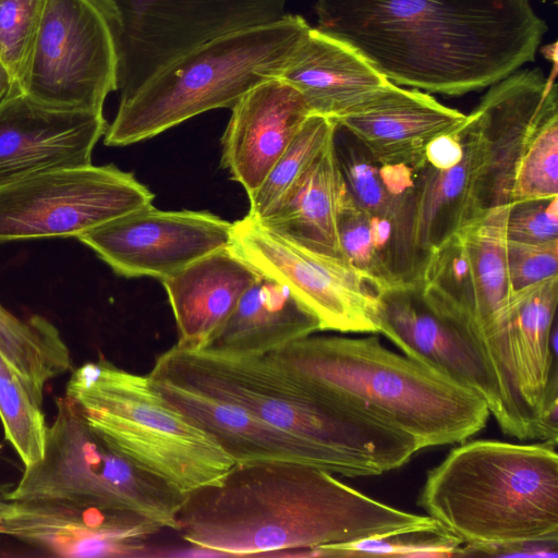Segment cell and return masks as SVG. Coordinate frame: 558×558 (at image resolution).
I'll list each match as a JSON object with an SVG mask.
<instances>
[{
    "instance_id": "6da1fadb",
    "label": "cell",
    "mask_w": 558,
    "mask_h": 558,
    "mask_svg": "<svg viewBox=\"0 0 558 558\" xmlns=\"http://www.w3.org/2000/svg\"><path fill=\"white\" fill-rule=\"evenodd\" d=\"M317 29L390 82L462 96L534 61L547 32L530 0H317Z\"/></svg>"
},
{
    "instance_id": "7a4b0ae2",
    "label": "cell",
    "mask_w": 558,
    "mask_h": 558,
    "mask_svg": "<svg viewBox=\"0 0 558 558\" xmlns=\"http://www.w3.org/2000/svg\"><path fill=\"white\" fill-rule=\"evenodd\" d=\"M410 513L298 462L235 464L220 481L185 495L178 534L216 554L248 556L305 550L372 536L434 531Z\"/></svg>"
},
{
    "instance_id": "3957f363",
    "label": "cell",
    "mask_w": 558,
    "mask_h": 558,
    "mask_svg": "<svg viewBox=\"0 0 558 558\" xmlns=\"http://www.w3.org/2000/svg\"><path fill=\"white\" fill-rule=\"evenodd\" d=\"M296 379L414 438L421 450L481 432L490 412L472 390L361 338L307 336L266 355Z\"/></svg>"
},
{
    "instance_id": "277c9868",
    "label": "cell",
    "mask_w": 558,
    "mask_h": 558,
    "mask_svg": "<svg viewBox=\"0 0 558 558\" xmlns=\"http://www.w3.org/2000/svg\"><path fill=\"white\" fill-rule=\"evenodd\" d=\"M150 374L223 399L335 456L348 477L374 476L408 463L416 440L362 410L303 384L265 356H228L177 345Z\"/></svg>"
},
{
    "instance_id": "5b68a950",
    "label": "cell",
    "mask_w": 558,
    "mask_h": 558,
    "mask_svg": "<svg viewBox=\"0 0 558 558\" xmlns=\"http://www.w3.org/2000/svg\"><path fill=\"white\" fill-rule=\"evenodd\" d=\"M556 442L472 440L427 473L420 507L464 543L463 556H505L558 542Z\"/></svg>"
},
{
    "instance_id": "8992f818",
    "label": "cell",
    "mask_w": 558,
    "mask_h": 558,
    "mask_svg": "<svg viewBox=\"0 0 558 558\" xmlns=\"http://www.w3.org/2000/svg\"><path fill=\"white\" fill-rule=\"evenodd\" d=\"M310 29L302 16L286 14L190 50L119 102L105 144L131 145L206 111L233 108L255 87L281 78Z\"/></svg>"
},
{
    "instance_id": "52a82bcc",
    "label": "cell",
    "mask_w": 558,
    "mask_h": 558,
    "mask_svg": "<svg viewBox=\"0 0 558 558\" xmlns=\"http://www.w3.org/2000/svg\"><path fill=\"white\" fill-rule=\"evenodd\" d=\"M64 396L113 450L183 495L217 483L235 465L208 433L160 395L148 374L100 357L72 372Z\"/></svg>"
},
{
    "instance_id": "ba28073f",
    "label": "cell",
    "mask_w": 558,
    "mask_h": 558,
    "mask_svg": "<svg viewBox=\"0 0 558 558\" xmlns=\"http://www.w3.org/2000/svg\"><path fill=\"white\" fill-rule=\"evenodd\" d=\"M538 68L489 86L464 129L476 157L483 210L558 195V95Z\"/></svg>"
},
{
    "instance_id": "9c48e42d",
    "label": "cell",
    "mask_w": 558,
    "mask_h": 558,
    "mask_svg": "<svg viewBox=\"0 0 558 558\" xmlns=\"http://www.w3.org/2000/svg\"><path fill=\"white\" fill-rule=\"evenodd\" d=\"M68 499L140 515L177 530L185 495L142 470L106 444L65 396L56 399L44 458L24 468L11 500Z\"/></svg>"
},
{
    "instance_id": "30bf717a",
    "label": "cell",
    "mask_w": 558,
    "mask_h": 558,
    "mask_svg": "<svg viewBox=\"0 0 558 558\" xmlns=\"http://www.w3.org/2000/svg\"><path fill=\"white\" fill-rule=\"evenodd\" d=\"M110 32L120 102L167 64L238 29L284 16L288 0H90Z\"/></svg>"
},
{
    "instance_id": "8fae6325",
    "label": "cell",
    "mask_w": 558,
    "mask_h": 558,
    "mask_svg": "<svg viewBox=\"0 0 558 558\" xmlns=\"http://www.w3.org/2000/svg\"><path fill=\"white\" fill-rule=\"evenodd\" d=\"M229 247L256 272L284 284L320 331L378 333L381 291L345 258L303 246L250 214L232 222Z\"/></svg>"
},
{
    "instance_id": "7c38bea8",
    "label": "cell",
    "mask_w": 558,
    "mask_h": 558,
    "mask_svg": "<svg viewBox=\"0 0 558 558\" xmlns=\"http://www.w3.org/2000/svg\"><path fill=\"white\" fill-rule=\"evenodd\" d=\"M154 194L113 165L63 168L0 187V243L80 235L153 204Z\"/></svg>"
},
{
    "instance_id": "4fadbf2b",
    "label": "cell",
    "mask_w": 558,
    "mask_h": 558,
    "mask_svg": "<svg viewBox=\"0 0 558 558\" xmlns=\"http://www.w3.org/2000/svg\"><path fill=\"white\" fill-rule=\"evenodd\" d=\"M19 89L48 107L102 112L108 94L117 90V59L90 0H45Z\"/></svg>"
},
{
    "instance_id": "5bb4252c",
    "label": "cell",
    "mask_w": 558,
    "mask_h": 558,
    "mask_svg": "<svg viewBox=\"0 0 558 558\" xmlns=\"http://www.w3.org/2000/svg\"><path fill=\"white\" fill-rule=\"evenodd\" d=\"M232 222L208 211L160 210L151 205L117 217L77 238L124 277L162 280L231 244Z\"/></svg>"
},
{
    "instance_id": "9a60e30c",
    "label": "cell",
    "mask_w": 558,
    "mask_h": 558,
    "mask_svg": "<svg viewBox=\"0 0 558 558\" xmlns=\"http://www.w3.org/2000/svg\"><path fill=\"white\" fill-rule=\"evenodd\" d=\"M333 144L348 190L368 218L391 287H414L422 268L413 243L420 168L376 161L338 126Z\"/></svg>"
},
{
    "instance_id": "2e32d148",
    "label": "cell",
    "mask_w": 558,
    "mask_h": 558,
    "mask_svg": "<svg viewBox=\"0 0 558 558\" xmlns=\"http://www.w3.org/2000/svg\"><path fill=\"white\" fill-rule=\"evenodd\" d=\"M378 333L409 359L480 396L500 429L505 409L497 380L476 343L429 308L414 287H396L379 295Z\"/></svg>"
},
{
    "instance_id": "e0dca14e",
    "label": "cell",
    "mask_w": 558,
    "mask_h": 558,
    "mask_svg": "<svg viewBox=\"0 0 558 558\" xmlns=\"http://www.w3.org/2000/svg\"><path fill=\"white\" fill-rule=\"evenodd\" d=\"M107 128L102 112L48 107L14 88L0 104V187L90 165Z\"/></svg>"
},
{
    "instance_id": "ac0fdd59",
    "label": "cell",
    "mask_w": 558,
    "mask_h": 558,
    "mask_svg": "<svg viewBox=\"0 0 558 558\" xmlns=\"http://www.w3.org/2000/svg\"><path fill=\"white\" fill-rule=\"evenodd\" d=\"M161 527L121 510L68 499L13 500L0 535L63 557L137 556Z\"/></svg>"
},
{
    "instance_id": "d6986e66",
    "label": "cell",
    "mask_w": 558,
    "mask_h": 558,
    "mask_svg": "<svg viewBox=\"0 0 558 558\" xmlns=\"http://www.w3.org/2000/svg\"><path fill=\"white\" fill-rule=\"evenodd\" d=\"M466 118L429 93L399 87L387 80L367 100L335 122L376 161L421 168L426 146L460 130Z\"/></svg>"
},
{
    "instance_id": "ffe728a7",
    "label": "cell",
    "mask_w": 558,
    "mask_h": 558,
    "mask_svg": "<svg viewBox=\"0 0 558 558\" xmlns=\"http://www.w3.org/2000/svg\"><path fill=\"white\" fill-rule=\"evenodd\" d=\"M148 376L160 395L208 433L235 464L298 462L347 476L342 463L328 451L241 407L161 375L149 373Z\"/></svg>"
},
{
    "instance_id": "44dd1931",
    "label": "cell",
    "mask_w": 558,
    "mask_h": 558,
    "mask_svg": "<svg viewBox=\"0 0 558 558\" xmlns=\"http://www.w3.org/2000/svg\"><path fill=\"white\" fill-rule=\"evenodd\" d=\"M231 110L221 141V165L250 197L312 112L283 78L255 87Z\"/></svg>"
},
{
    "instance_id": "7402d4cb",
    "label": "cell",
    "mask_w": 558,
    "mask_h": 558,
    "mask_svg": "<svg viewBox=\"0 0 558 558\" xmlns=\"http://www.w3.org/2000/svg\"><path fill=\"white\" fill-rule=\"evenodd\" d=\"M558 276L512 293L509 347L521 417L531 439L550 388L558 385L555 314Z\"/></svg>"
},
{
    "instance_id": "603a6c76",
    "label": "cell",
    "mask_w": 558,
    "mask_h": 558,
    "mask_svg": "<svg viewBox=\"0 0 558 558\" xmlns=\"http://www.w3.org/2000/svg\"><path fill=\"white\" fill-rule=\"evenodd\" d=\"M257 275L230 247H225L160 280L177 325L178 342L174 345L201 350Z\"/></svg>"
},
{
    "instance_id": "cb8c5ba5",
    "label": "cell",
    "mask_w": 558,
    "mask_h": 558,
    "mask_svg": "<svg viewBox=\"0 0 558 558\" xmlns=\"http://www.w3.org/2000/svg\"><path fill=\"white\" fill-rule=\"evenodd\" d=\"M316 331H320L318 319L291 291L258 274L199 351L228 356H265Z\"/></svg>"
},
{
    "instance_id": "d4e9b609",
    "label": "cell",
    "mask_w": 558,
    "mask_h": 558,
    "mask_svg": "<svg viewBox=\"0 0 558 558\" xmlns=\"http://www.w3.org/2000/svg\"><path fill=\"white\" fill-rule=\"evenodd\" d=\"M281 78L301 94L312 113L333 121L387 81L352 46L313 27Z\"/></svg>"
},
{
    "instance_id": "484cf974",
    "label": "cell",
    "mask_w": 558,
    "mask_h": 558,
    "mask_svg": "<svg viewBox=\"0 0 558 558\" xmlns=\"http://www.w3.org/2000/svg\"><path fill=\"white\" fill-rule=\"evenodd\" d=\"M333 138L284 194L256 218L303 246L343 257L338 221L349 190Z\"/></svg>"
},
{
    "instance_id": "4316f807",
    "label": "cell",
    "mask_w": 558,
    "mask_h": 558,
    "mask_svg": "<svg viewBox=\"0 0 558 558\" xmlns=\"http://www.w3.org/2000/svg\"><path fill=\"white\" fill-rule=\"evenodd\" d=\"M460 135L463 157L458 165L442 170L425 163L417 170L413 243L422 265L430 251L484 211L476 193L474 146L464 125Z\"/></svg>"
},
{
    "instance_id": "83f0119b",
    "label": "cell",
    "mask_w": 558,
    "mask_h": 558,
    "mask_svg": "<svg viewBox=\"0 0 558 558\" xmlns=\"http://www.w3.org/2000/svg\"><path fill=\"white\" fill-rule=\"evenodd\" d=\"M71 368L70 349L50 320L20 318L0 304V371L17 376L43 405L46 384Z\"/></svg>"
},
{
    "instance_id": "f1b7e54d",
    "label": "cell",
    "mask_w": 558,
    "mask_h": 558,
    "mask_svg": "<svg viewBox=\"0 0 558 558\" xmlns=\"http://www.w3.org/2000/svg\"><path fill=\"white\" fill-rule=\"evenodd\" d=\"M336 129L332 119L310 114L260 186L248 197V214L263 216L332 141Z\"/></svg>"
},
{
    "instance_id": "f546056e",
    "label": "cell",
    "mask_w": 558,
    "mask_h": 558,
    "mask_svg": "<svg viewBox=\"0 0 558 558\" xmlns=\"http://www.w3.org/2000/svg\"><path fill=\"white\" fill-rule=\"evenodd\" d=\"M0 421L24 468L44 458L48 425L41 405L9 371H0Z\"/></svg>"
},
{
    "instance_id": "4dcf8cb0",
    "label": "cell",
    "mask_w": 558,
    "mask_h": 558,
    "mask_svg": "<svg viewBox=\"0 0 558 558\" xmlns=\"http://www.w3.org/2000/svg\"><path fill=\"white\" fill-rule=\"evenodd\" d=\"M464 543L441 527L434 531L372 536L316 547L306 556L315 557H457L463 556Z\"/></svg>"
},
{
    "instance_id": "1f68e13d",
    "label": "cell",
    "mask_w": 558,
    "mask_h": 558,
    "mask_svg": "<svg viewBox=\"0 0 558 558\" xmlns=\"http://www.w3.org/2000/svg\"><path fill=\"white\" fill-rule=\"evenodd\" d=\"M45 0H0V61L19 87L40 24Z\"/></svg>"
},
{
    "instance_id": "d6a6232c",
    "label": "cell",
    "mask_w": 558,
    "mask_h": 558,
    "mask_svg": "<svg viewBox=\"0 0 558 558\" xmlns=\"http://www.w3.org/2000/svg\"><path fill=\"white\" fill-rule=\"evenodd\" d=\"M338 235L343 257L369 277L381 292L391 289L368 218L349 192L340 213Z\"/></svg>"
},
{
    "instance_id": "836d02e7",
    "label": "cell",
    "mask_w": 558,
    "mask_h": 558,
    "mask_svg": "<svg viewBox=\"0 0 558 558\" xmlns=\"http://www.w3.org/2000/svg\"><path fill=\"white\" fill-rule=\"evenodd\" d=\"M505 255L512 292L558 276V240L545 243L506 240Z\"/></svg>"
},
{
    "instance_id": "e575fe53",
    "label": "cell",
    "mask_w": 558,
    "mask_h": 558,
    "mask_svg": "<svg viewBox=\"0 0 558 558\" xmlns=\"http://www.w3.org/2000/svg\"><path fill=\"white\" fill-rule=\"evenodd\" d=\"M505 230L507 240L545 243L558 240V195L508 205Z\"/></svg>"
},
{
    "instance_id": "d590c367",
    "label": "cell",
    "mask_w": 558,
    "mask_h": 558,
    "mask_svg": "<svg viewBox=\"0 0 558 558\" xmlns=\"http://www.w3.org/2000/svg\"><path fill=\"white\" fill-rule=\"evenodd\" d=\"M460 130L434 138L426 146L424 153L425 163L442 170L458 165L463 157V143Z\"/></svg>"
},
{
    "instance_id": "8d00e7d4",
    "label": "cell",
    "mask_w": 558,
    "mask_h": 558,
    "mask_svg": "<svg viewBox=\"0 0 558 558\" xmlns=\"http://www.w3.org/2000/svg\"><path fill=\"white\" fill-rule=\"evenodd\" d=\"M13 485L12 483H0V529L13 508V500L10 499V492Z\"/></svg>"
},
{
    "instance_id": "74e56055",
    "label": "cell",
    "mask_w": 558,
    "mask_h": 558,
    "mask_svg": "<svg viewBox=\"0 0 558 558\" xmlns=\"http://www.w3.org/2000/svg\"><path fill=\"white\" fill-rule=\"evenodd\" d=\"M14 78L0 61V104L16 88ZM19 88V87H17Z\"/></svg>"
}]
</instances>
